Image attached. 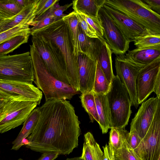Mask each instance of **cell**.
<instances>
[{"label":"cell","mask_w":160,"mask_h":160,"mask_svg":"<svg viewBox=\"0 0 160 160\" xmlns=\"http://www.w3.org/2000/svg\"><path fill=\"white\" fill-rule=\"evenodd\" d=\"M133 42L137 49L160 46V34L148 32L138 37Z\"/></svg>","instance_id":"obj_30"},{"label":"cell","mask_w":160,"mask_h":160,"mask_svg":"<svg viewBox=\"0 0 160 160\" xmlns=\"http://www.w3.org/2000/svg\"><path fill=\"white\" fill-rule=\"evenodd\" d=\"M102 148L104 153L103 160H114V152L112 148L107 144Z\"/></svg>","instance_id":"obj_41"},{"label":"cell","mask_w":160,"mask_h":160,"mask_svg":"<svg viewBox=\"0 0 160 160\" xmlns=\"http://www.w3.org/2000/svg\"><path fill=\"white\" fill-rule=\"evenodd\" d=\"M81 160H103L104 153L92 134L88 132L84 135Z\"/></svg>","instance_id":"obj_21"},{"label":"cell","mask_w":160,"mask_h":160,"mask_svg":"<svg viewBox=\"0 0 160 160\" xmlns=\"http://www.w3.org/2000/svg\"><path fill=\"white\" fill-rule=\"evenodd\" d=\"M40 116L39 107L34 108L29 114L23 123L21 131L12 142L11 149L18 150L24 145L23 141L34 131Z\"/></svg>","instance_id":"obj_20"},{"label":"cell","mask_w":160,"mask_h":160,"mask_svg":"<svg viewBox=\"0 0 160 160\" xmlns=\"http://www.w3.org/2000/svg\"><path fill=\"white\" fill-rule=\"evenodd\" d=\"M57 21L54 17L48 14L47 12L36 21V24L30 28V33L44 28Z\"/></svg>","instance_id":"obj_38"},{"label":"cell","mask_w":160,"mask_h":160,"mask_svg":"<svg viewBox=\"0 0 160 160\" xmlns=\"http://www.w3.org/2000/svg\"><path fill=\"white\" fill-rule=\"evenodd\" d=\"M0 17H2V18H4L3 16L0 13Z\"/></svg>","instance_id":"obj_48"},{"label":"cell","mask_w":160,"mask_h":160,"mask_svg":"<svg viewBox=\"0 0 160 160\" xmlns=\"http://www.w3.org/2000/svg\"><path fill=\"white\" fill-rule=\"evenodd\" d=\"M30 47L34 71L33 82L44 93L45 101L51 99H71L79 93L72 86L58 80L51 74L35 48L32 44Z\"/></svg>","instance_id":"obj_3"},{"label":"cell","mask_w":160,"mask_h":160,"mask_svg":"<svg viewBox=\"0 0 160 160\" xmlns=\"http://www.w3.org/2000/svg\"><path fill=\"white\" fill-rule=\"evenodd\" d=\"M67 23L72 38L74 55L77 57L78 51V33L79 22L76 15V12L73 11L62 18Z\"/></svg>","instance_id":"obj_28"},{"label":"cell","mask_w":160,"mask_h":160,"mask_svg":"<svg viewBox=\"0 0 160 160\" xmlns=\"http://www.w3.org/2000/svg\"><path fill=\"white\" fill-rule=\"evenodd\" d=\"M141 140L136 132L130 131L128 142L133 150L138 147Z\"/></svg>","instance_id":"obj_39"},{"label":"cell","mask_w":160,"mask_h":160,"mask_svg":"<svg viewBox=\"0 0 160 160\" xmlns=\"http://www.w3.org/2000/svg\"><path fill=\"white\" fill-rule=\"evenodd\" d=\"M35 0H15L17 3L22 8L33 2Z\"/></svg>","instance_id":"obj_44"},{"label":"cell","mask_w":160,"mask_h":160,"mask_svg":"<svg viewBox=\"0 0 160 160\" xmlns=\"http://www.w3.org/2000/svg\"><path fill=\"white\" fill-rule=\"evenodd\" d=\"M30 33L17 35L0 44V55H7L13 52L22 44L27 43Z\"/></svg>","instance_id":"obj_25"},{"label":"cell","mask_w":160,"mask_h":160,"mask_svg":"<svg viewBox=\"0 0 160 160\" xmlns=\"http://www.w3.org/2000/svg\"><path fill=\"white\" fill-rule=\"evenodd\" d=\"M59 155V153L57 152H45L42 153L41 156L37 160H54Z\"/></svg>","instance_id":"obj_42"},{"label":"cell","mask_w":160,"mask_h":160,"mask_svg":"<svg viewBox=\"0 0 160 160\" xmlns=\"http://www.w3.org/2000/svg\"><path fill=\"white\" fill-rule=\"evenodd\" d=\"M88 23L96 31L100 40H105L103 37V29L98 18H93L81 13Z\"/></svg>","instance_id":"obj_35"},{"label":"cell","mask_w":160,"mask_h":160,"mask_svg":"<svg viewBox=\"0 0 160 160\" xmlns=\"http://www.w3.org/2000/svg\"><path fill=\"white\" fill-rule=\"evenodd\" d=\"M114 152V160H139L128 142Z\"/></svg>","instance_id":"obj_33"},{"label":"cell","mask_w":160,"mask_h":160,"mask_svg":"<svg viewBox=\"0 0 160 160\" xmlns=\"http://www.w3.org/2000/svg\"><path fill=\"white\" fill-rule=\"evenodd\" d=\"M124 57L131 63L142 68L160 57V46L128 50Z\"/></svg>","instance_id":"obj_18"},{"label":"cell","mask_w":160,"mask_h":160,"mask_svg":"<svg viewBox=\"0 0 160 160\" xmlns=\"http://www.w3.org/2000/svg\"><path fill=\"white\" fill-rule=\"evenodd\" d=\"M105 0H75L72 1V8L74 11L90 17L98 18L100 9Z\"/></svg>","instance_id":"obj_23"},{"label":"cell","mask_w":160,"mask_h":160,"mask_svg":"<svg viewBox=\"0 0 160 160\" xmlns=\"http://www.w3.org/2000/svg\"><path fill=\"white\" fill-rule=\"evenodd\" d=\"M80 92L82 94L93 92L97 61L84 54L77 57Z\"/></svg>","instance_id":"obj_16"},{"label":"cell","mask_w":160,"mask_h":160,"mask_svg":"<svg viewBox=\"0 0 160 160\" xmlns=\"http://www.w3.org/2000/svg\"><path fill=\"white\" fill-rule=\"evenodd\" d=\"M11 98L3 97L0 96V109L2 108L4 103Z\"/></svg>","instance_id":"obj_46"},{"label":"cell","mask_w":160,"mask_h":160,"mask_svg":"<svg viewBox=\"0 0 160 160\" xmlns=\"http://www.w3.org/2000/svg\"><path fill=\"white\" fill-rule=\"evenodd\" d=\"M34 32L42 35L57 47L64 60L69 84L79 92L77 57L74 54L72 38L67 22L62 18L31 32L30 34Z\"/></svg>","instance_id":"obj_2"},{"label":"cell","mask_w":160,"mask_h":160,"mask_svg":"<svg viewBox=\"0 0 160 160\" xmlns=\"http://www.w3.org/2000/svg\"><path fill=\"white\" fill-rule=\"evenodd\" d=\"M80 98L82 105L88 114L91 122H93L95 120L99 123V120L93 92L82 94Z\"/></svg>","instance_id":"obj_27"},{"label":"cell","mask_w":160,"mask_h":160,"mask_svg":"<svg viewBox=\"0 0 160 160\" xmlns=\"http://www.w3.org/2000/svg\"><path fill=\"white\" fill-rule=\"evenodd\" d=\"M39 108V119L26 147L40 153L69 154L78 147L81 132L74 107L67 100L51 99Z\"/></svg>","instance_id":"obj_1"},{"label":"cell","mask_w":160,"mask_h":160,"mask_svg":"<svg viewBox=\"0 0 160 160\" xmlns=\"http://www.w3.org/2000/svg\"><path fill=\"white\" fill-rule=\"evenodd\" d=\"M112 52L105 40L95 38L93 60L100 66L108 82L111 84L113 74L112 55Z\"/></svg>","instance_id":"obj_17"},{"label":"cell","mask_w":160,"mask_h":160,"mask_svg":"<svg viewBox=\"0 0 160 160\" xmlns=\"http://www.w3.org/2000/svg\"><path fill=\"white\" fill-rule=\"evenodd\" d=\"M105 3L133 20L148 31L160 34V15L141 0H105Z\"/></svg>","instance_id":"obj_5"},{"label":"cell","mask_w":160,"mask_h":160,"mask_svg":"<svg viewBox=\"0 0 160 160\" xmlns=\"http://www.w3.org/2000/svg\"><path fill=\"white\" fill-rule=\"evenodd\" d=\"M160 99L149 98L142 103L130 124V131L136 132L141 139L147 133L153 119Z\"/></svg>","instance_id":"obj_14"},{"label":"cell","mask_w":160,"mask_h":160,"mask_svg":"<svg viewBox=\"0 0 160 160\" xmlns=\"http://www.w3.org/2000/svg\"><path fill=\"white\" fill-rule=\"evenodd\" d=\"M106 95L110 116V128H124L132 112V102L127 90L116 75L114 76Z\"/></svg>","instance_id":"obj_4"},{"label":"cell","mask_w":160,"mask_h":160,"mask_svg":"<svg viewBox=\"0 0 160 160\" xmlns=\"http://www.w3.org/2000/svg\"><path fill=\"white\" fill-rule=\"evenodd\" d=\"M111 129L108 145L115 151L121 148L128 142L129 132L124 128H112Z\"/></svg>","instance_id":"obj_26"},{"label":"cell","mask_w":160,"mask_h":160,"mask_svg":"<svg viewBox=\"0 0 160 160\" xmlns=\"http://www.w3.org/2000/svg\"><path fill=\"white\" fill-rule=\"evenodd\" d=\"M0 96L40 103L42 94V92L33 84L16 81L0 79Z\"/></svg>","instance_id":"obj_11"},{"label":"cell","mask_w":160,"mask_h":160,"mask_svg":"<svg viewBox=\"0 0 160 160\" xmlns=\"http://www.w3.org/2000/svg\"><path fill=\"white\" fill-rule=\"evenodd\" d=\"M133 150L139 160H160V101L147 133Z\"/></svg>","instance_id":"obj_9"},{"label":"cell","mask_w":160,"mask_h":160,"mask_svg":"<svg viewBox=\"0 0 160 160\" xmlns=\"http://www.w3.org/2000/svg\"><path fill=\"white\" fill-rule=\"evenodd\" d=\"M94 39L92 40L91 38L88 37L82 30L79 24L78 33V54H82L85 55L89 58L94 60L93 52Z\"/></svg>","instance_id":"obj_24"},{"label":"cell","mask_w":160,"mask_h":160,"mask_svg":"<svg viewBox=\"0 0 160 160\" xmlns=\"http://www.w3.org/2000/svg\"><path fill=\"white\" fill-rule=\"evenodd\" d=\"M0 79L32 84L34 71L29 52L12 55H0Z\"/></svg>","instance_id":"obj_7"},{"label":"cell","mask_w":160,"mask_h":160,"mask_svg":"<svg viewBox=\"0 0 160 160\" xmlns=\"http://www.w3.org/2000/svg\"><path fill=\"white\" fill-rule=\"evenodd\" d=\"M160 75L158 77L155 83L153 92L156 94L157 97L160 99Z\"/></svg>","instance_id":"obj_43"},{"label":"cell","mask_w":160,"mask_h":160,"mask_svg":"<svg viewBox=\"0 0 160 160\" xmlns=\"http://www.w3.org/2000/svg\"><path fill=\"white\" fill-rule=\"evenodd\" d=\"M58 0H38V2L36 17L34 21L38 19L54 4L58 2Z\"/></svg>","instance_id":"obj_36"},{"label":"cell","mask_w":160,"mask_h":160,"mask_svg":"<svg viewBox=\"0 0 160 160\" xmlns=\"http://www.w3.org/2000/svg\"><path fill=\"white\" fill-rule=\"evenodd\" d=\"M94 94L99 120L98 124L102 133H106L110 128V116L106 95L94 93Z\"/></svg>","instance_id":"obj_22"},{"label":"cell","mask_w":160,"mask_h":160,"mask_svg":"<svg viewBox=\"0 0 160 160\" xmlns=\"http://www.w3.org/2000/svg\"><path fill=\"white\" fill-rule=\"evenodd\" d=\"M12 18L8 19L0 17V32L4 26L10 22Z\"/></svg>","instance_id":"obj_45"},{"label":"cell","mask_w":160,"mask_h":160,"mask_svg":"<svg viewBox=\"0 0 160 160\" xmlns=\"http://www.w3.org/2000/svg\"><path fill=\"white\" fill-rule=\"evenodd\" d=\"M103 7L130 42L148 33H152L105 2Z\"/></svg>","instance_id":"obj_15"},{"label":"cell","mask_w":160,"mask_h":160,"mask_svg":"<svg viewBox=\"0 0 160 160\" xmlns=\"http://www.w3.org/2000/svg\"><path fill=\"white\" fill-rule=\"evenodd\" d=\"M40 103L11 98L0 109V133L16 128L24 123L30 113Z\"/></svg>","instance_id":"obj_8"},{"label":"cell","mask_w":160,"mask_h":160,"mask_svg":"<svg viewBox=\"0 0 160 160\" xmlns=\"http://www.w3.org/2000/svg\"><path fill=\"white\" fill-rule=\"evenodd\" d=\"M111 84L105 76L97 62L94 83L93 92L98 94H106L109 92Z\"/></svg>","instance_id":"obj_29"},{"label":"cell","mask_w":160,"mask_h":160,"mask_svg":"<svg viewBox=\"0 0 160 160\" xmlns=\"http://www.w3.org/2000/svg\"><path fill=\"white\" fill-rule=\"evenodd\" d=\"M32 45L40 54L48 71L58 80L69 85L64 60L59 49L51 41L34 32Z\"/></svg>","instance_id":"obj_6"},{"label":"cell","mask_w":160,"mask_h":160,"mask_svg":"<svg viewBox=\"0 0 160 160\" xmlns=\"http://www.w3.org/2000/svg\"><path fill=\"white\" fill-rule=\"evenodd\" d=\"M18 160H24L22 159L21 158H19Z\"/></svg>","instance_id":"obj_49"},{"label":"cell","mask_w":160,"mask_h":160,"mask_svg":"<svg viewBox=\"0 0 160 160\" xmlns=\"http://www.w3.org/2000/svg\"><path fill=\"white\" fill-rule=\"evenodd\" d=\"M98 17L103 32V37L112 53L117 56L124 55L129 50L130 42L105 11L103 6Z\"/></svg>","instance_id":"obj_10"},{"label":"cell","mask_w":160,"mask_h":160,"mask_svg":"<svg viewBox=\"0 0 160 160\" xmlns=\"http://www.w3.org/2000/svg\"><path fill=\"white\" fill-rule=\"evenodd\" d=\"M30 33L29 26L19 24L8 30L0 33V44L14 36Z\"/></svg>","instance_id":"obj_32"},{"label":"cell","mask_w":160,"mask_h":160,"mask_svg":"<svg viewBox=\"0 0 160 160\" xmlns=\"http://www.w3.org/2000/svg\"><path fill=\"white\" fill-rule=\"evenodd\" d=\"M75 12L79 24L85 34L90 38L99 39L95 30L87 22L83 15L78 12Z\"/></svg>","instance_id":"obj_34"},{"label":"cell","mask_w":160,"mask_h":160,"mask_svg":"<svg viewBox=\"0 0 160 160\" xmlns=\"http://www.w3.org/2000/svg\"><path fill=\"white\" fill-rule=\"evenodd\" d=\"M116 76L127 90L132 105L136 108L138 106L136 90V80L141 68L135 66L125 58L124 55L117 56L115 58Z\"/></svg>","instance_id":"obj_12"},{"label":"cell","mask_w":160,"mask_h":160,"mask_svg":"<svg viewBox=\"0 0 160 160\" xmlns=\"http://www.w3.org/2000/svg\"><path fill=\"white\" fill-rule=\"evenodd\" d=\"M72 5V3L61 6L57 2L51 7L47 12L54 16L57 20L62 18L66 15V14H63V12Z\"/></svg>","instance_id":"obj_37"},{"label":"cell","mask_w":160,"mask_h":160,"mask_svg":"<svg viewBox=\"0 0 160 160\" xmlns=\"http://www.w3.org/2000/svg\"><path fill=\"white\" fill-rule=\"evenodd\" d=\"M152 10L159 14L160 12V0H142Z\"/></svg>","instance_id":"obj_40"},{"label":"cell","mask_w":160,"mask_h":160,"mask_svg":"<svg viewBox=\"0 0 160 160\" xmlns=\"http://www.w3.org/2000/svg\"><path fill=\"white\" fill-rule=\"evenodd\" d=\"M22 9L15 0H0V13L5 18H13Z\"/></svg>","instance_id":"obj_31"},{"label":"cell","mask_w":160,"mask_h":160,"mask_svg":"<svg viewBox=\"0 0 160 160\" xmlns=\"http://www.w3.org/2000/svg\"><path fill=\"white\" fill-rule=\"evenodd\" d=\"M160 75V57L140 70L136 80L138 103L143 102L153 92L155 82Z\"/></svg>","instance_id":"obj_13"},{"label":"cell","mask_w":160,"mask_h":160,"mask_svg":"<svg viewBox=\"0 0 160 160\" xmlns=\"http://www.w3.org/2000/svg\"><path fill=\"white\" fill-rule=\"evenodd\" d=\"M66 160H81L80 157H75L74 158H67Z\"/></svg>","instance_id":"obj_47"},{"label":"cell","mask_w":160,"mask_h":160,"mask_svg":"<svg viewBox=\"0 0 160 160\" xmlns=\"http://www.w3.org/2000/svg\"><path fill=\"white\" fill-rule=\"evenodd\" d=\"M38 1V0H35L32 3L23 8L10 22L4 26L0 33L19 24L34 26L37 23L34 20L36 17Z\"/></svg>","instance_id":"obj_19"}]
</instances>
